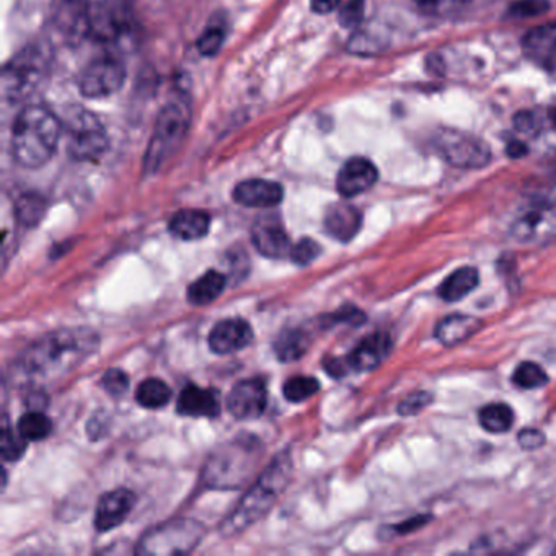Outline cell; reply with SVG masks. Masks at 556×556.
<instances>
[{"mask_svg": "<svg viewBox=\"0 0 556 556\" xmlns=\"http://www.w3.org/2000/svg\"><path fill=\"white\" fill-rule=\"evenodd\" d=\"M320 390V382L314 377L298 376L286 380L282 387L286 400L292 403L305 402L314 396Z\"/></svg>", "mask_w": 556, "mask_h": 556, "instance_id": "1f68e13d", "label": "cell"}, {"mask_svg": "<svg viewBox=\"0 0 556 556\" xmlns=\"http://www.w3.org/2000/svg\"><path fill=\"white\" fill-rule=\"evenodd\" d=\"M227 279L223 273L211 271L204 273L198 278L193 285L188 288V302L194 307H204V305L213 304L214 301L223 295L226 289Z\"/></svg>", "mask_w": 556, "mask_h": 556, "instance_id": "484cf974", "label": "cell"}, {"mask_svg": "<svg viewBox=\"0 0 556 556\" xmlns=\"http://www.w3.org/2000/svg\"><path fill=\"white\" fill-rule=\"evenodd\" d=\"M513 382L523 390L540 389V387L548 382V376H546L542 366L526 361V363H520L517 369L514 370Z\"/></svg>", "mask_w": 556, "mask_h": 556, "instance_id": "d6a6232c", "label": "cell"}, {"mask_svg": "<svg viewBox=\"0 0 556 556\" xmlns=\"http://www.w3.org/2000/svg\"><path fill=\"white\" fill-rule=\"evenodd\" d=\"M510 237L523 245L556 242V204H533L510 224Z\"/></svg>", "mask_w": 556, "mask_h": 556, "instance_id": "30bf717a", "label": "cell"}, {"mask_svg": "<svg viewBox=\"0 0 556 556\" xmlns=\"http://www.w3.org/2000/svg\"><path fill=\"white\" fill-rule=\"evenodd\" d=\"M432 395L429 392H415L406 396L399 405V413L402 416L418 415L419 412L431 405Z\"/></svg>", "mask_w": 556, "mask_h": 556, "instance_id": "f35d334b", "label": "cell"}, {"mask_svg": "<svg viewBox=\"0 0 556 556\" xmlns=\"http://www.w3.org/2000/svg\"><path fill=\"white\" fill-rule=\"evenodd\" d=\"M99 337L89 328H63L45 334L25 350L18 359L22 372L34 379L63 376L96 353Z\"/></svg>", "mask_w": 556, "mask_h": 556, "instance_id": "6da1fadb", "label": "cell"}, {"mask_svg": "<svg viewBox=\"0 0 556 556\" xmlns=\"http://www.w3.org/2000/svg\"><path fill=\"white\" fill-rule=\"evenodd\" d=\"M260 455L262 451L255 439H236L223 445L204 467V483L223 490L242 486L256 467Z\"/></svg>", "mask_w": 556, "mask_h": 556, "instance_id": "5b68a950", "label": "cell"}, {"mask_svg": "<svg viewBox=\"0 0 556 556\" xmlns=\"http://www.w3.org/2000/svg\"><path fill=\"white\" fill-rule=\"evenodd\" d=\"M45 213H47V201L40 194H24L15 204L18 223L24 224L25 227L38 226Z\"/></svg>", "mask_w": 556, "mask_h": 556, "instance_id": "f546056e", "label": "cell"}, {"mask_svg": "<svg viewBox=\"0 0 556 556\" xmlns=\"http://www.w3.org/2000/svg\"><path fill=\"white\" fill-rule=\"evenodd\" d=\"M268 392L262 379H245L236 383L227 396V409L233 418L256 419L265 413Z\"/></svg>", "mask_w": 556, "mask_h": 556, "instance_id": "4fadbf2b", "label": "cell"}, {"mask_svg": "<svg viewBox=\"0 0 556 556\" xmlns=\"http://www.w3.org/2000/svg\"><path fill=\"white\" fill-rule=\"evenodd\" d=\"M478 281H480V273L473 266H464V268L455 269L439 286V298L445 302L462 301V299L467 298L471 291L477 289Z\"/></svg>", "mask_w": 556, "mask_h": 556, "instance_id": "d4e9b609", "label": "cell"}, {"mask_svg": "<svg viewBox=\"0 0 556 556\" xmlns=\"http://www.w3.org/2000/svg\"><path fill=\"white\" fill-rule=\"evenodd\" d=\"M172 399V390L164 380L146 379L144 382L139 383L138 390H136V400L139 405L144 406L148 409L164 408Z\"/></svg>", "mask_w": 556, "mask_h": 556, "instance_id": "f1b7e54d", "label": "cell"}, {"mask_svg": "<svg viewBox=\"0 0 556 556\" xmlns=\"http://www.w3.org/2000/svg\"><path fill=\"white\" fill-rule=\"evenodd\" d=\"M382 50L376 37L366 34H356L351 38L350 51L357 54H374Z\"/></svg>", "mask_w": 556, "mask_h": 556, "instance_id": "60d3db41", "label": "cell"}, {"mask_svg": "<svg viewBox=\"0 0 556 556\" xmlns=\"http://www.w3.org/2000/svg\"><path fill=\"white\" fill-rule=\"evenodd\" d=\"M66 131L71 155L77 161H93L106 151L105 129L92 113L80 110L71 116Z\"/></svg>", "mask_w": 556, "mask_h": 556, "instance_id": "9c48e42d", "label": "cell"}, {"mask_svg": "<svg viewBox=\"0 0 556 556\" xmlns=\"http://www.w3.org/2000/svg\"><path fill=\"white\" fill-rule=\"evenodd\" d=\"M47 63L43 54L28 48L5 66L2 74V92L9 102H22L37 90L43 79Z\"/></svg>", "mask_w": 556, "mask_h": 556, "instance_id": "ba28073f", "label": "cell"}, {"mask_svg": "<svg viewBox=\"0 0 556 556\" xmlns=\"http://www.w3.org/2000/svg\"><path fill=\"white\" fill-rule=\"evenodd\" d=\"M509 151L513 157H520V155L526 154V148L522 144H510Z\"/></svg>", "mask_w": 556, "mask_h": 556, "instance_id": "7dc6e473", "label": "cell"}, {"mask_svg": "<svg viewBox=\"0 0 556 556\" xmlns=\"http://www.w3.org/2000/svg\"><path fill=\"white\" fill-rule=\"evenodd\" d=\"M177 412L194 418H216L220 413L219 400L213 390L190 386L178 396Z\"/></svg>", "mask_w": 556, "mask_h": 556, "instance_id": "7402d4cb", "label": "cell"}, {"mask_svg": "<svg viewBox=\"0 0 556 556\" xmlns=\"http://www.w3.org/2000/svg\"><path fill=\"white\" fill-rule=\"evenodd\" d=\"M252 242L266 258L279 260L291 255V239L278 217H260L252 227Z\"/></svg>", "mask_w": 556, "mask_h": 556, "instance_id": "5bb4252c", "label": "cell"}, {"mask_svg": "<svg viewBox=\"0 0 556 556\" xmlns=\"http://www.w3.org/2000/svg\"><path fill=\"white\" fill-rule=\"evenodd\" d=\"M232 197L240 206L266 210V207H275L281 203L285 190L276 181L252 178V180L240 181L233 190Z\"/></svg>", "mask_w": 556, "mask_h": 556, "instance_id": "ac0fdd59", "label": "cell"}, {"mask_svg": "<svg viewBox=\"0 0 556 556\" xmlns=\"http://www.w3.org/2000/svg\"><path fill=\"white\" fill-rule=\"evenodd\" d=\"M549 116H552L553 123L556 125V110H553V112H549Z\"/></svg>", "mask_w": 556, "mask_h": 556, "instance_id": "c3c4849f", "label": "cell"}, {"mask_svg": "<svg viewBox=\"0 0 556 556\" xmlns=\"http://www.w3.org/2000/svg\"><path fill=\"white\" fill-rule=\"evenodd\" d=\"M136 500V494L126 488L103 494L97 504L96 529L103 533L122 526L135 507Z\"/></svg>", "mask_w": 556, "mask_h": 556, "instance_id": "2e32d148", "label": "cell"}, {"mask_svg": "<svg viewBox=\"0 0 556 556\" xmlns=\"http://www.w3.org/2000/svg\"><path fill=\"white\" fill-rule=\"evenodd\" d=\"M523 53L543 70H553L556 60V24L533 28L522 40Z\"/></svg>", "mask_w": 556, "mask_h": 556, "instance_id": "ffe728a7", "label": "cell"}, {"mask_svg": "<svg viewBox=\"0 0 556 556\" xmlns=\"http://www.w3.org/2000/svg\"><path fill=\"white\" fill-rule=\"evenodd\" d=\"M340 0H312V11L318 15L330 14L337 11Z\"/></svg>", "mask_w": 556, "mask_h": 556, "instance_id": "ee69618b", "label": "cell"}, {"mask_svg": "<svg viewBox=\"0 0 556 556\" xmlns=\"http://www.w3.org/2000/svg\"><path fill=\"white\" fill-rule=\"evenodd\" d=\"M390 346L392 343H390L389 334H369L351 351L350 356L346 357L348 367L356 372H369L386 359Z\"/></svg>", "mask_w": 556, "mask_h": 556, "instance_id": "44dd1931", "label": "cell"}, {"mask_svg": "<svg viewBox=\"0 0 556 556\" xmlns=\"http://www.w3.org/2000/svg\"><path fill=\"white\" fill-rule=\"evenodd\" d=\"M204 527L197 520L175 519L152 529L138 543V555L190 553L200 545Z\"/></svg>", "mask_w": 556, "mask_h": 556, "instance_id": "8992f818", "label": "cell"}, {"mask_svg": "<svg viewBox=\"0 0 556 556\" xmlns=\"http://www.w3.org/2000/svg\"><path fill=\"white\" fill-rule=\"evenodd\" d=\"M548 11L546 0H517L510 5L509 15L514 18L536 17Z\"/></svg>", "mask_w": 556, "mask_h": 556, "instance_id": "8d00e7d4", "label": "cell"}, {"mask_svg": "<svg viewBox=\"0 0 556 556\" xmlns=\"http://www.w3.org/2000/svg\"><path fill=\"white\" fill-rule=\"evenodd\" d=\"M253 341L252 325L242 318H227L214 325L207 344L216 354H232L242 351Z\"/></svg>", "mask_w": 556, "mask_h": 556, "instance_id": "9a60e30c", "label": "cell"}, {"mask_svg": "<svg viewBox=\"0 0 556 556\" xmlns=\"http://www.w3.org/2000/svg\"><path fill=\"white\" fill-rule=\"evenodd\" d=\"M27 439L15 432L9 425L8 418L4 419V428H2V457L5 462H17L18 458L24 457L27 451Z\"/></svg>", "mask_w": 556, "mask_h": 556, "instance_id": "836d02e7", "label": "cell"}, {"mask_svg": "<svg viewBox=\"0 0 556 556\" xmlns=\"http://www.w3.org/2000/svg\"><path fill=\"white\" fill-rule=\"evenodd\" d=\"M102 383L106 392L112 393V395H123L128 390L129 377L123 370L110 369L103 376Z\"/></svg>", "mask_w": 556, "mask_h": 556, "instance_id": "ab89813d", "label": "cell"}, {"mask_svg": "<svg viewBox=\"0 0 556 556\" xmlns=\"http://www.w3.org/2000/svg\"><path fill=\"white\" fill-rule=\"evenodd\" d=\"M63 125L45 106H27L12 126V157L21 167L40 168L51 161L60 146Z\"/></svg>", "mask_w": 556, "mask_h": 556, "instance_id": "7a4b0ae2", "label": "cell"}, {"mask_svg": "<svg viewBox=\"0 0 556 556\" xmlns=\"http://www.w3.org/2000/svg\"><path fill=\"white\" fill-rule=\"evenodd\" d=\"M434 146L447 164L464 170H477L491 162V149L483 139L457 129H441Z\"/></svg>", "mask_w": 556, "mask_h": 556, "instance_id": "52a82bcc", "label": "cell"}, {"mask_svg": "<svg viewBox=\"0 0 556 556\" xmlns=\"http://www.w3.org/2000/svg\"><path fill=\"white\" fill-rule=\"evenodd\" d=\"M516 119V126L519 131L526 132V135H529V132H533L536 129V119L533 118L532 113H523V115L517 116Z\"/></svg>", "mask_w": 556, "mask_h": 556, "instance_id": "f6af8a7d", "label": "cell"}, {"mask_svg": "<svg viewBox=\"0 0 556 556\" xmlns=\"http://www.w3.org/2000/svg\"><path fill=\"white\" fill-rule=\"evenodd\" d=\"M191 125V103L185 96L175 97L159 113L154 132L144 155V172L157 174L184 144Z\"/></svg>", "mask_w": 556, "mask_h": 556, "instance_id": "277c9868", "label": "cell"}, {"mask_svg": "<svg viewBox=\"0 0 556 556\" xmlns=\"http://www.w3.org/2000/svg\"><path fill=\"white\" fill-rule=\"evenodd\" d=\"M129 22L126 0H92L87 8V28L102 41L115 40Z\"/></svg>", "mask_w": 556, "mask_h": 556, "instance_id": "7c38bea8", "label": "cell"}, {"mask_svg": "<svg viewBox=\"0 0 556 556\" xmlns=\"http://www.w3.org/2000/svg\"><path fill=\"white\" fill-rule=\"evenodd\" d=\"M552 71H555V73H556V60H555V64H553V70Z\"/></svg>", "mask_w": 556, "mask_h": 556, "instance_id": "681fc988", "label": "cell"}, {"mask_svg": "<svg viewBox=\"0 0 556 556\" xmlns=\"http://www.w3.org/2000/svg\"><path fill=\"white\" fill-rule=\"evenodd\" d=\"M478 421L484 431L501 434L513 428L514 412L506 403H491L478 412Z\"/></svg>", "mask_w": 556, "mask_h": 556, "instance_id": "83f0119b", "label": "cell"}, {"mask_svg": "<svg viewBox=\"0 0 556 556\" xmlns=\"http://www.w3.org/2000/svg\"><path fill=\"white\" fill-rule=\"evenodd\" d=\"M224 45V31L217 27L207 28L203 35H201L200 40H198V51H200L203 56L213 58L219 53L220 48Z\"/></svg>", "mask_w": 556, "mask_h": 556, "instance_id": "74e56055", "label": "cell"}, {"mask_svg": "<svg viewBox=\"0 0 556 556\" xmlns=\"http://www.w3.org/2000/svg\"><path fill=\"white\" fill-rule=\"evenodd\" d=\"M379 180V170L364 157H353L341 167L337 177V190L343 198L366 193Z\"/></svg>", "mask_w": 556, "mask_h": 556, "instance_id": "e0dca14e", "label": "cell"}, {"mask_svg": "<svg viewBox=\"0 0 556 556\" xmlns=\"http://www.w3.org/2000/svg\"><path fill=\"white\" fill-rule=\"evenodd\" d=\"M325 230L331 239L341 243L351 242L363 226V214L353 204L337 203L325 214Z\"/></svg>", "mask_w": 556, "mask_h": 556, "instance_id": "d6986e66", "label": "cell"}, {"mask_svg": "<svg viewBox=\"0 0 556 556\" xmlns=\"http://www.w3.org/2000/svg\"><path fill=\"white\" fill-rule=\"evenodd\" d=\"M428 520L429 516L413 517V519L406 520L402 526H395L393 529H395L396 533L413 532V529H418V527L425 526Z\"/></svg>", "mask_w": 556, "mask_h": 556, "instance_id": "bcb514c9", "label": "cell"}, {"mask_svg": "<svg viewBox=\"0 0 556 556\" xmlns=\"http://www.w3.org/2000/svg\"><path fill=\"white\" fill-rule=\"evenodd\" d=\"M291 475V457L285 452L268 465L258 481L250 488L249 493L242 497L239 506L220 526V532L224 535H236V533L243 532V530L263 519V516L275 506L279 494L288 486Z\"/></svg>", "mask_w": 556, "mask_h": 556, "instance_id": "3957f363", "label": "cell"}, {"mask_svg": "<svg viewBox=\"0 0 556 556\" xmlns=\"http://www.w3.org/2000/svg\"><path fill=\"white\" fill-rule=\"evenodd\" d=\"M126 80V67L122 60L103 56L92 61L84 70L79 89L86 99L100 100L115 96L122 90Z\"/></svg>", "mask_w": 556, "mask_h": 556, "instance_id": "8fae6325", "label": "cell"}, {"mask_svg": "<svg viewBox=\"0 0 556 556\" xmlns=\"http://www.w3.org/2000/svg\"><path fill=\"white\" fill-rule=\"evenodd\" d=\"M480 328V318L462 314L448 315L444 320L439 321L438 327H435V338L444 346L452 348L473 337Z\"/></svg>", "mask_w": 556, "mask_h": 556, "instance_id": "cb8c5ba5", "label": "cell"}, {"mask_svg": "<svg viewBox=\"0 0 556 556\" xmlns=\"http://www.w3.org/2000/svg\"><path fill=\"white\" fill-rule=\"evenodd\" d=\"M363 0H351V4L341 12V24L348 25V27H354L359 24L361 15H363Z\"/></svg>", "mask_w": 556, "mask_h": 556, "instance_id": "7bdbcfd3", "label": "cell"}, {"mask_svg": "<svg viewBox=\"0 0 556 556\" xmlns=\"http://www.w3.org/2000/svg\"><path fill=\"white\" fill-rule=\"evenodd\" d=\"M53 431V422L43 413H27L18 421V432L28 442L43 441Z\"/></svg>", "mask_w": 556, "mask_h": 556, "instance_id": "4dcf8cb0", "label": "cell"}, {"mask_svg": "<svg viewBox=\"0 0 556 556\" xmlns=\"http://www.w3.org/2000/svg\"><path fill=\"white\" fill-rule=\"evenodd\" d=\"M311 338L301 328H286L275 341V353L281 363L301 359L307 353Z\"/></svg>", "mask_w": 556, "mask_h": 556, "instance_id": "4316f807", "label": "cell"}, {"mask_svg": "<svg viewBox=\"0 0 556 556\" xmlns=\"http://www.w3.org/2000/svg\"><path fill=\"white\" fill-rule=\"evenodd\" d=\"M422 12L429 15H451L457 12L467 0H413Z\"/></svg>", "mask_w": 556, "mask_h": 556, "instance_id": "e575fe53", "label": "cell"}, {"mask_svg": "<svg viewBox=\"0 0 556 556\" xmlns=\"http://www.w3.org/2000/svg\"><path fill=\"white\" fill-rule=\"evenodd\" d=\"M517 441H519L520 447L526 448V451H535V448L545 444V434L540 429H522L517 435Z\"/></svg>", "mask_w": 556, "mask_h": 556, "instance_id": "b9f144b4", "label": "cell"}, {"mask_svg": "<svg viewBox=\"0 0 556 556\" xmlns=\"http://www.w3.org/2000/svg\"><path fill=\"white\" fill-rule=\"evenodd\" d=\"M321 253V247L315 240L302 239L292 245L291 260L298 266H307Z\"/></svg>", "mask_w": 556, "mask_h": 556, "instance_id": "d590c367", "label": "cell"}, {"mask_svg": "<svg viewBox=\"0 0 556 556\" xmlns=\"http://www.w3.org/2000/svg\"><path fill=\"white\" fill-rule=\"evenodd\" d=\"M210 227L211 216L201 210L178 211L168 224L172 236L185 242L204 239L210 233Z\"/></svg>", "mask_w": 556, "mask_h": 556, "instance_id": "603a6c76", "label": "cell"}]
</instances>
